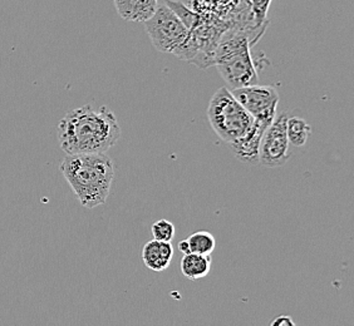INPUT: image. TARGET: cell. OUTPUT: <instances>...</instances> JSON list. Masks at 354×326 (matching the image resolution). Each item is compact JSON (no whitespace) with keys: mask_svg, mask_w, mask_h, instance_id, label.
I'll return each mask as SVG.
<instances>
[{"mask_svg":"<svg viewBox=\"0 0 354 326\" xmlns=\"http://www.w3.org/2000/svg\"><path fill=\"white\" fill-rule=\"evenodd\" d=\"M121 135L115 113L106 106L86 104L69 111L58 123V142L66 155L106 153Z\"/></svg>","mask_w":354,"mask_h":326,"instance_id":"cell-1","label":"cell"},{"mask_svg":"<svg viewBox=\"0 0 354 326\" xmlns=\"http://www.w3.org/2000/svg\"><path fill=\"white\" fill-rule=\"evenodd\" d=\"M61 172L83 207L95 209L107 201L115 166L106 153L67 155Z\"/></svg>","mask_w":354,"mask_h":326,"instance_id":"cell-2","label":"cell"},{"mask_svg":"<svg viewBox=\"0 0 354 326\" xmlns=\"http://www.w3.org/2000/svg\"><path fill=\"white\" fill-rule=\"evenodd\" d=\"M252 41L244 33L224 35L214 52V66L232 89L259 83L258 72L252 61Z\"/></svg>","mask_w":354,"mask_h":326,"instance_id":"cell-3","label":"cell"},{"mask_svg":"<svg viewBox=\"0 0 354 326\" xmlns=\"http://www.w3.org/2000/svg\"><path fill=\"white\" fill-rule=\"evenodd\" d=\"M207 118L215 133L229 144L245 136L255 121L226 87L218 88L212 95Z\"/></svg>","mask_w":354,"mask_h":326,"instance_id":"cell-4","label":"cell"},{"mask_svg":"<svg viewBox=\"0 0 354 326\" xmlns=\"http://www.w3.org/2000/svg\"><path fill=\"white\" fill-rule=\"evenodd\" d=\"M143 23L152 46L161 53L174 55L190 35V29L167 4L157 6L156 10Z\"/></svg>","mask_w":354,"mask_h":326,"instance_id":"cell-5","label":"cell"},{"mask_svg":"<svg viewBox=\"0 0 354 326\" xmlns=\"http://www.w3.org/2000/svg\"><path fill=\"white\" fill-rule=\"evenodd\" d=\"M288 113H277L272 123L266 127L261 138L259 150V164L275 169L284 166L289 157V141L286 136V119Z\"/></svg>","mask_w":354,"mask_h":326,"instance_id":"cell-6","label":"cell"},{"mask_svg":"<svg viewBox=\"0 0 354 326\" xmlns=\"http://www.w3.org/2000/svg\"><path fill=\"white\" fill-rule=\"evenodd\" d=\"M232 93L255 119L272 122L277 116L279 95L274 87L252 84L232 89Z\"/></svg>","mask_w":354,"mask_h":326,"instance_id":"cell-7","label":"cell"},{"mask_svg":"<svg viewBox=\"0 0 354 326\" xmlns=\"http://www.w3.org/2000/svg\"><path fill=\"white\" fill-rule=\"evenodd\" d=\"M272 122L255 119L250 131L245 136L239 138L238 141L230 143L235 156L241 162L246 164H258L259 163L260 142L266 127Z\"/></svg>","mask_w":354,"mask_h":326,"instance_id":"cell-8","label":"cell"},{"mask_svg":"<svg viewBox=\"0 0 354 326\" xmlns=\"http://www.w3.org/2000/svg\"><path fill=\"white\" fill-rule=\"evenodd\" d=\"M174 258V247L171 242L152 240L143 246V264L152 271H164Z\"/></svg>","mask_w":354,"mask_h":326,"instance_id":"cell-9","label":"cell"},{"mask_svg":"<svg viewBox=\"0 0 354 326\" xmlns=\"http://www.w3.org/2000/svg\"><path fill=\"white\" fill-rule=\"evenodd\" d=\"M118 15L127 21L143 23L158 6V0H113Z\"/></svg>","mask_w":354,"mask_h":326,"instance_id":"cell-10","label":"cell"},{"mask_svg":"<svg viewBox=\"0 0 354 326\" xmlns=\"http://www.w3.org/2000/svg\"><path fill=\"white\" fill-rule=\"evenodd\" d=\"M181 272L189 280L203 279L212 269V256L198 253H185L181 258Z\"/></svg>","mask_w":354,"mask_h":326,"instance_id":"cell-11","label":"cell"},{"mask_svg":"<svg viewBox=\"0 0 354 326\" xmlns=\"http://www.w3.org/2000/svg\"><path fill=\"white\" fill-rule=\"evenodd\" d=\"M216 241L214 235L207 231H198L192 233L190 238L178 242V250L185 253H198V255H207L212 256L215 250Z\"/></svg>","mask_w":354,"mask_h":326,"instance_id":"cell-12","label":"cell"},{"mask_svg":"<svg viewBox=\"0 0 354 326\" xmlns=\"http://www.w3.org/2000/svg\"><path fill=\"white\" fill-rule=\"evenodd\" d=\"M310 135V126L299 117H288L286 119V136L289 144L295 147L304 146Z\"/></svg>","mask_w":354,"mask_h":326,"instance_id":"cell-13","label":"cell"},{"mask_svg":"<svg viewBox=\"0 0 354 326\" xmlns=\"http://www.w3.org/2000/svg\"><path fill=\"white\" fill-rule=\"evenodd\" d=\"M153 240L171 242L175 238V226L169 220H158L151 227Z\"/></svg>","mask_w":354,"mask_h":326,"instance_id":"cell-14","label":"cell"},{"mask_svg":"<svg viewBox=\"0 0 354 326\" xmlns=\"http://www.w3.org/2000/svg\"><path fill=\"white\" fill-rule=\"evenodd\" d=\"M272 0H252V15L257 26H261L266 19V14Z\"/></svg>","mask_w":354,"mask_h":326,"instance_id":"cell-15","label":"cell"},{"mask_svg":"<svg viewBox=\"0 0 354 326\" xmlns=\"http://www.w3.org/2000/svg\"><path fill=\"white\" fill-rule=\"evenodd\" d=\"M270 325L272 326H294L295 325V323H294V320L290 318V316H284V315H281V316H278L277 319L272 320V323H270Z\"/></svg>","mask_w":354,"mask_h":326,"instance_id":"cell-16","label":"cell"}]
</instances>
